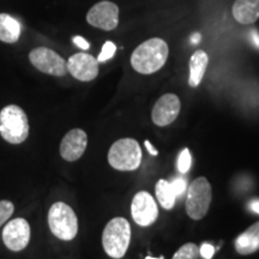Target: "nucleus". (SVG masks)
Listing matches in <instances>:
<instances>
[{"label":"nucleus","instance_id":"obj_1","mask_svg":"<svg viewBox=\"0 0 259 259\" xmlns=\"http://www.w3.org/2000/svg\"><path fill=\"white\" fill-rule=\"evenodd\" d=\"M168 46L162 38H150L136 48L131 56L132 67L139 73L151 74L163 67L168 58Z\"/></svg>","mask_w":259,"mask_h":259},{"label":"nucleus","instance_id":"obj_2","mask_svg":"<svg viewBox=\"0 0 259 259\" xmlns=\"http://www.w3.org/2000/svg\"><path fill=\"white\" fill-rule=\"evenodd\" d=\"M131 241V226L124 218H114L107 223L102 233L103 250L111 258L121 259Z\"/></svg>","mask_w":259,"mask_h":259},{"label":"nucleus","instance_id":"obj_3","mask_svg":"<svg viewBox=\"0 0 259 259\" xmlns=\"http://www.w3.org/2000/svg\"><path fill=\"white\" fill-rule=\"evenodd\" d=\"M0 135L10 144H22L29 136V121L19 106L9 105L0 111Z\"/></svg>","mask_w":259,"mask_h":259},{"label":"nucleus","instance_id":"obj_4","mask_svg":"<svg viewBox=\"0 0 259 259\" xmlns=\"http://www.w3.org/2000/svg\"><path fill=\"white\" fill-rule=\"evenodd\" d=\"M48 226L54 236L64 241H71L78 233V219L73 209L66 203L57 202L48 211Z\"/></svg>","mask_w":259,"mask_h":259},{"label":"nucleus","instance_id":"obj_5","mask_svg":"<svg viewBox=\"0 0 259 259\" xmlns=\"http://www.w3.org/2000/svg\"><path fill=\"white\" fill-rule=\"evenodd\" d=\"M109 164L116 170L132 171L142 163V149L134 138H121L108 151Z\"/></svg>","mask_w":259,"mask_h":259},{"label":"nucleus","instance_id":"obj_6","mask_svg":"<svg viewBox=\"0 0 259 259\" xmlns=\"http://www.w3.org/2000/svg\"><path fill=\"white\" fill-rule=\"evenodd\" d=\"M212 200V189L208 179L199 177L187 187L186 213L190 219L198 221L204 219L209 211Z\"/></svg>","mask_w":259,"mask_h":259},{"label":"nucleus","instance_id":"obj_7","mask_svg":"<svg viewBox=\"0 0 259 259\" xmlns=\"http://www.w3.org/2000/svg\"><path fill=\"white\" fill-rule=\"evenodd\" d=\"M32 66L51 76L63 77L67 73V63L64 58L47 47L35 48L29 54Z\"/></svg>","mask_w":259,"mask_h":259},{"label":"nucleus","instance_id":"obj_8","mask_svg":"<svg viewBox=\"0 0 259 259\" xmlns=\"http://www.w3.org/2000/svg\"><path fill=\"white\" fill-rule=\"evenodd\" d=\"M131 215L134 221L141 227H149L158 219L156 200L147 191L135 194L131 203Z\"/></svg>","mask_w":259,"mask_h":259},{"label":"nucleus","instance_id":"obj_9","mask_svg":"<svg viewBox=\"0 0 259 259\" xmlns=\"http://www.w3.org/2000/svg\"><path fill=\"white\" fill-rule=\"evenodd\" d=\"M30 225L25 219L11 220L3 229V241L12 252H19L27 247L30 241Z\"/></svg>","mask_w":259,"mask_h":259},{"label":"nucleus","instance_id":"obj_10","mask_svg":"<svg viewBox=\"0 0 259 259\" xmlns=\"http://www.w3.org/2000/svg\"><path fill=\"white\" fill-rule=\"evenodd\" d=\"M87 21L93 27L113 30L119 23V9L112 2H101L94 5L87 15Z\"/></svg>","mask_w":259,"mask_h":259},{"label":"nucleus","instance_id":"obj_11","mask_svg":"<svg viewBox=\"0 0 259 259\" xmlns=\"http://www.w3.org/2000/svg\"><path fill=\"white\" fill-rule=\"evenodd\" d=\"M181 103L179 97L174 94H166L161 96L155 103L153 112H151V119L153 122L158 127L170 125L176 121L180 113Z\"/></svg>","mask_w":259,"mask_h":259},{"label":"nucleus","instance_id":"obj_12","mask_svg":"<svg viewBox=\"0 0 259 259\" xmlns=\"http://www.w3.org/2000/svg\"><path fill=\"white\" fill-rule=\"evenodd\" d=\"M67 72L76 79L90 82L99 74V61L88 53H77L67 60Z\"/></svg>","mask_w":259,"mask_h":259},{"label":"nucleus","instance_id":"obj_13","mask_svg":"<svg viewBox=\"0 0 259 259\" xmlns=\"http://www.w3.org/2000/svg\"><path fill=\"white\" fill-rule=\"evenodd\" d=\"M88 147V136L82 128H73L65 135L60 143V156L65 161L74 162L83 156Z\"/></svg>","mask_w":259,"mask_h":259},{"label":"nucleus","instance_id":"obj_14","mask_svg":"<svg viewBox=\"0 0 259 259\" xmlns=\"http://www.w3.org/2000/svg\"><path fill=\"white\" fill-rule=\"evenodd\" d=\"M234 247L239 254L248 255L259 251V221L248 227L234 241Z\"/></svg>","mask_w":259,"mask_h":259},{"label":"nucleus","instance_id":"obj_15","mask_svg":"<svg viewBox=\"0 0 259 259\" xmlns=\"http://www.w3.org/2000/svg\"><path fill=\"white\" fill-rule=\"evenodd\" d=\"M232 11L239 23H254L259 18V0H236Z\"/></svg>","mask_w":259,"mask_h":259},{"label":"nucleus","instance_id":"obj_16","mask_svg":"<svg viewBox=\"0 0 259 259\" xmlns=\"http://www.w3.org/2000/svg\"><path fill=\"white\" fill-rule=\"evenodd\" d=\"M209 58L208 54L204 51L194 52L193 56L191 57L190 60V78L189 84L192 88H197L202 82L204 73L206 71L208 66Z\"/></svg>","mask_w":259,"mask_h":259},{"label":"nucleus","instance_id":"obj_17","mask_svg":"<svg viewBox=\"0 0 259 259\" xmlns=\"http://www.w3.org/2000/svg\"><path fill=\"white\" fill-rule=\"evenodd\" d=\"M21 23L8 14H0V41L15 44L21 36Z\"/></svg>","mask_w":259,"mask_h":259},{"label":"nucleus","instance_id":"obj_18","mask_svg":"<svg viewBox=\"0 0 259 259\" xmlns=\"http://www.w3.org/2000/svg\"><path fill=\"white\" fill-rule=\"evenodd\" d=\"M155 192H156V198L158 203L161 204L162 208L166 210H171L176 205L177 196L174 193L173 187H171L169 181L160 179L155 186Z\"/></svg>","mask_w":259,"mask_h":259},{"label":"nucleus","instance_id":"obj_19","mask_svg":"<svg viewBox=\"0 0 259 259\" xmlns=\"http://www.w3.org/2000/svg\"><path fill=\"white\" fill-rule=\"evenodd\" d=\"M199 258V247L193 242H187L183 245L174 253L171 259H198Z\"/></svg>","mask_w":259,"mask_h":259},{"label":"nucleus","instance_id":"obj_20","mask_svg":"<svg viewBox=\"0 0 259 259\" xmlns=\"http://www.w3.org/2000/svg\"><path fill=\"white\" fill-rule=\"evenodd\" d=\"M191 163H192V156H191L189 149L185 148L184 150H181L179 157H178V170L181 174H186L190 170Z\"/></svg>","mask_w":259,"mask_h":259},{"label":"nucleus","instance_id":"obj_21","mask_svg":"<svg viewBox=\"0 0 259 259\" xmlns=\"http://www.w3.org/2000/svg\"><path fill=\"white\" fill-rule=\"evenodd\" d=\"M14 211V203H11L10 200H0V227L6 223V221L11 218Z\"/></svg>","mask_w":259,"mask_h":259},{"label":"nucleus","instance_id":"obj_22","mask_svg":"<svg viewBox=\"0 0 259 259\" xmlns=\"http://www.w3.org/2000/svg\"><path fill=\"white\" fill-rule=\"evenodd\" d=\"M115 51H116L115 45L111 41H107L106 44L103 45L101 53H100L99 58H97V61H99V63H105V61L112 59L113 56L115 54Z\"/></svg>","mask_w":259,"mask_h":259},{"label":"nucleus","instance_id":"obj_23","mask_svg":"<svg viewBox=\"0 0 259 259\" xmlns=\"http://www.w3.org/2000/svg\"><path fill=\"white\" fill-rule=\"evenodd\" d=\"M170 185L173 187L174 190V193H176L177 198L178 197H181L185 192L186 189H187V181L185 178L183 177H179L177 178V179H174L173 181H170Z\"/></svg>","mask_w":259,"mask_h":259},{"label":"nucleus","instance_id":"obj_24","mask_svg":"<svg viewBox=\"0 0 259 259\" xmlns=\"http://www.w3.org/2000/svg\"><path fill=\"white\" fill-rule=\"evenodd\" d=\"M213 253H215V248H213L212 245L205 242L199 247V255H202L204 259H211L213 257Z\"/></svg>","mask_w":259,"mask_h":259},{"label":"nucleus","instance_id":"obj_25","mask_svg":"<svg viewBox=\"0 0 259 259\" xmlns=\"http://www.w3.org/2000/svg\"><path fill=\"white\" fill-rule=\"evenodd\" d=\"M73 44L76 45L77 47H79L80 50H84V51L89 50V47H90L89 42L82 36H74L73 37Z\"/></svg>","mask_w":259,"mask_h":259},{"label":"nucleus","instance_id":"obj_26","mask_svg":"<svg viewBox=\"0 0 259 259\" xmlns=\"http://www.w3.org/2000/svg\"><path fill=\"white\" fill-rule=\"evenodd\" d=\"M248 37H250L252 45H253L257 50H259V31L257 29H252V30L248 32Z\"/></svg>","mask_w":259,"mask_h":259},{"label":"nucleus","instance_id":"obj_27","mask_svg":"<svg viewBox=\"0 0 259 259\" xmlns=\"http://www.w3.org/2000/svg\"><path fill=\"white\" fill-rule=\"evenodd\" d=\"M144 145H145V148H147V150H148V153L151 155V156H157L158 155V151L156 150V148H154V145L150 143V142L149 141H145L144 142Z\"/></svg>","mask_w":259,"mask_h":259},{"label":"nucleus","instance_id":"obj_28","mask_svg":"<svg viewBox=\"0 0 259 259\" xmlns=\"http://www.w3.org/2000/svg\"><path fill=\"white\" fill-rule=\"evenodd\" d=\"M251 209L253 210L255 213H258V215H259V200L258 199H255L251 203Z\"/></svg>","mask_w":259,"mask_h":259},{"label":"nucleus","instance_id":"obj_29","mask_svg":"<svg viewBox=\"0 0 259 259\" xmlns=\"http://www.w3.org/2000/svg\"><path fill=\"white\" fill-rule=\"evenodd\" d=\"M199 41H200V34H198V32H196V34H193L192 36H191V42H192V44H198Z\"/></svg>","mask_w":259,"mask_h":259},{"label":"nucleus","instance_id":"obj_30","mask_svg":"<svg viewBox=\"0 0 259 259\" xmlns=\"http://www.w3.org/2000/svg\"><path fill=\"white\" fill-rule=\"evenodd\" d=\"M145 259H163V255H161L160 258H154V257H147Z\"/></svg>","mask_w":259,"mask_h":259}]
</instances>
